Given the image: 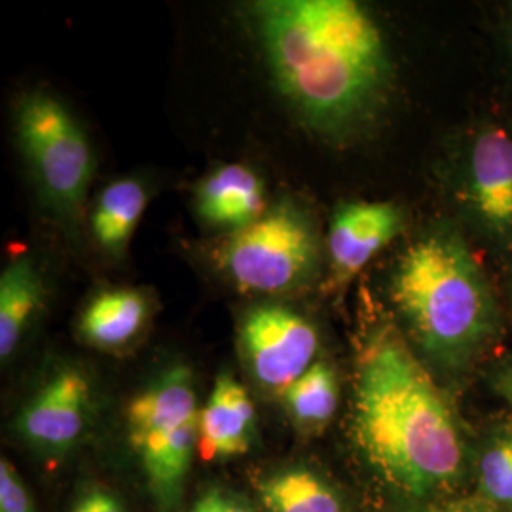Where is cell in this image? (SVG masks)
<instances>
[{
  "label": "cell",
  "mask_w": 512,
  "mask_h": 512,
  "mask_svg": "<svg viewBox=\"0 0 512 512\" xmlns=\"http://www.w3.org/2000/svg\"><path fill=\"white\" fill-rule=\"evenodd\" d=\"M256 35L275 84L311 129L342 139L382 109L393 80L384 33L355 0H262Z\"/></svg>",
  "instance_id": "1"
},
{
  "label": "cell",
  "mask_w": 512,
  "mask_h": 512,
  "mask_svg": "<svg viewBox=\"0 0 512 512\" xmlns=\"http://www.w3.org/2000/svg\"><path fill=\"white\" fill-rule=\"evenodd\" d=\"M353 435L366 463L412 497L448 488L461 471L458 421L403 336L376 330L357 361Z\"/></svg>",
  "instance_id": "2"
},
{
  "label": "cell",
  "mask_w": 512,
  "mask_h": 512,
  "mask_svg": "<svg viewBox=\"0 0 512 512\" xmlns=\"http://www.w3.org/2000/svg\"><path fill=\"white\" fill-rule=\"evenodd\" d=\"M391 300L420 348L446 368L469 365L497 330L494 294L452 230L414 241L391 277Z\"/></svg>",
  "instance_id": "3"
},
{
  "label": "cell",
  "mask_w": 512,
  "mask_h": 512,
  "mask_svg": "<svg viewBox=\"0 0 512 512\" xmlns=\"http://www.w3.org/2000/svg\"><path fill=\"white\" fill-rule=\"evenodd\" d=\"M128 440L164 511H177L200 442V408L192 374L173 366L128 406Z\"/></svg>",
  "instance_id": "4"
},
{
  "label": "cell",
  "mask_w": 512,
  "mask_h": 512,
  "mask_svg": "<svg viewBox=\"0 0 512 512\" xmlns=\"http://www.w3.org/2000/svg\"><path fill=\"white\" fill-rule=\"evenodd\" d=\"M319 251L310 217L294 205H277L232 234L220 251V268L239 291L289 293L310 281Z\"/></svg>",
  "instance_id": "5"
},
{
  "label": "cell",
  "mask_w": 512,
  "mask_h": 512,
  "mask_svg": "<svg viewBox=\"0 0 512 512\" xmlns=\"http://www.w3.org/2000/svg\"><path fill=\"white\" fill-rule=\"evenodd\" d=\"M16 131L46 202L57 213L74 217L93 179V152L86 133L55 97L40 92L21 101Z\"/></svg>",
  "instance_id": "6"
},
{
  "label": "cell",
  "mask_w": 512,
  "mask_h": 512,
  "mask_svg": "<svg viewBox=\"0 0 512 512\" xmlns=\"http://www.w3.org/2000/svg\"><path fill=\"white\" fill-rule=\"evenodd\" d=\"M239 348L258 384L285 393L315 365L319 336L304 315L281 304H262L245 315Z\"/></svg>",
  "instance_id": "7"
},
{
  "label": "cell",
  "mask_w": 512,
  "mask_h": 512,
  "mask_svg": "<svg viewBox=\"0 0 512 512\" xmlns=\"http://www.w3.org/2000/svg\"><path fill=\"white\" fill-rule=\"evenodd\" d=\"M461 190L465 211L480 232L495 241L512 239V135L507 129L492 126L476 135Z\"/></svg>",
  "instance_id": "8"
},
{
  "label": "cell",
  "mask_w": 512,
  "mask_h": 512,
  "mask_svg": "<svg viewBox=\"0 0 512 512\" xmlns=\"http://www.w3.org/2000/svg\"><path fill=\"white\" fill-rule=\"evenodd\" d=\"M92 408V385L78 368H63L38 389L18 418L21 437L46 454H65L80 440Z\"/></svg>",
  "instance_id": "9"
},
{
  "label": "cell",
  "mask_w": 512,
  "mask_h": 512,
  "mask_svg": "<svg viewBox=\"0 0 512 512\" xmlns=\"http://www.w3.org/2000/svg\"><path fill=\"white\" fill-rule=\"evenodd\" d=\"M403 211L391 202L344 203L332 217L329 253L340 281L359 274L366 264L401 234Z\"/></svg>",
  "instance_id": "10"
},
{
  "label": "cell",
  "mask_w": 512,
  "mask_h": 512,
  "mask_svg": "<svg viewBox=\"0 0 512 512\" xmlns=\"http://www.w3.org/2000/svg\"><path fill=\"white\" fill-rule=\"evenodd\" d=\"M255 431V404L247 389L236 378L220 374L200 410V458L219 461L243 456L251 448Z\"/></svg>",
  "instance_id": "11"
},
{
  "label": "cell",
  "mask_w": 512,
  "mask_h": 512,
  "mask_svg": "<svg viewBox=\"0 0 512 512\" xmlns=\"http://www.w3.org/2000/svg\"><path fill=\"white\" fill-rule=\"evenodd\" d=\"M196 207L207 224L239 232L260 219L266 190L260 177L245 165H222L196 190Z\"/></svg>",
  "instance_id": "12"
},
{
  "label": "cell",
  "mask_w": 512,
  "mask_h": 512,
  "mask_svg": "<svg viewBox=\"0 0 512 512\" xmlns=\"http://www.w3.org/2000/svg\"><path fill=\"white\" fill-rule=\"evenodd\" d=\"M148 298L133 289H110L93 296L82 311L78 330L86 344L118 349L131 344L147 325Z\"/></svg>",
  "instance_id": "13"
},
{
  "label": "cell",
  "mask_w": 512,
  "mask_h": 512,
  "mask_svg": "<svg viewBox=\"0 0 512 512\" xmlns=\"http://www.w3.org/2000/svg\"><path fill=\"white\" fill-rule=\"evenodd\" d=\"M44 300V281L31 258L10 262L0 275V357L6 361Z\"/></svg>",
  "instance_id": "14"
},
{
  "label": "cell",
  "mask_w": 512,
  "mask_h": 512,
  "mask_svg": "<svg viewBox=\"0 0 512 512\" xmlns=\"http://www.w3.org/2000/svg\"><path fill=\"white\" fill-rule=\"evenodd\" d=\"M147 188L135 179L110 183L92 213L93 238L109 255H124L147 209Z\"/></svg>",
  "instance_id": "15"
},
{
  "label": "cell",
  "mask_w": 512,
  "mask_h": 512,
  "mask_svg": "<svg viewBox=\"0 0 512 512\" xmlns=\"http://www.w3.org/2000/svg\"><path fill=\"white\" fill-rule=\"evenodd\" d=\"M260 497L268 512H346L329 484L306 469L266 478L260 484Z\"/></svg>",
  "instance_id": "16"
},
{
  "label": "cell",
  "mask_w": 512,
  "mask_h": 512,
  "mask_svg": "<svg viewBox=\"0 0 512 512\" xmlns=\"http://www.w3.org/2000/svg\"><path fill=\"white\" fill-rule=\"evenodd\" d=\"M285 408L291 420L306 431L321 429L338 408V378L329 363H315L285 393Z\"/></svg>",
  "instance_id": "17"
},
{
  "label": "cell",
  "mask_w": 512,
  "mask_h": 512,
  "mask_svg": "<svg viewBox=\"0 0 512 512\" xmlns=\"http://www.w3.org/2000/svg\"><path fill=\"white\" fill-rule=\"evenodd\" d=\"M480 490L499 505H512V431L490 440L478 461Z\"/></svg>",
  "instance_id": "18"
},
{
  "label": "cell",
  "mask_w": 512,
  "mask_h": 512,
  "mask_svg": "<svg viewBox=\"0 0 512 512\" xmlns=\"http://www.w3.org/2000/svg\"><path fill=\"white\" fill-rule=\"evenodd\" d=\"M0 512H35V503L14 465L0 463Z\"/></svg>",
  "instance_id": "19"
},
{
  "label": "cell",
  "mask_w": 512,
  "mask_h": 512,
  "mask_svg": "<svg viewBox=\"0 0 512 512\" xmlns=\"http://www.w3.org/2000/svg\"><path fill=\"white\" fill-rule=\"evenodd\" d=\"M190 512H251V509L236 495L226 494L222 490H211L194 503Z\"/></svg>",
  "instance_id": "20"
},
{
  "label": "cell",
  "mask_w": 512,
  "mask_h": 512,
  "mask_svg": "<svg viewBox=\"0 0 512 512\" xmlns=\"http://www.w3.org/2000/svg\"><path fill=\"white\" fill-rule=\"evenodd\" d=\"M73 512H126L122 503L112 494L103 490H93L78 499Z\"/></svg>",
  "instance_id": "21"
},
{
  "label": "cell",
  "mask_w": 512,
  "mask_h": 512,
  "mask_svg": "<svg viewBox=\"0 0 512 512\" xmlns=\"http://www.w3.org/2000/svg\"><path fill=\"white\" fill-rule=\"evenodd\" d=\"M495 389H497V393L503 397V399H507L509 403L512 404V380L511 378H505V376H501V374H497V378H495Z\"/></svg>",
  "instance_id": "22"
},
{
  "label": "cell",
  "mask_w": 512,
  "mask_h": 512,
  "mask_svg": "<svg viewBox=\"0 0 512 512\" xmlns=\"http://www.w3.org/2000/svg\"><path fill=\"white\" fill-rule=\"evenodd\" d=\"M444 512H484L478 511V509H471V507H458V509H450V511Z\"/></svg>",
  "instance_id": "23"
},
{
  "label": "cell",
  "mask_w": 512,
  "mask_h": 512,
  "mask_svg": "<svg viewBox=\"0 0 512 512\" xmlns=\"http://www.w3.org/2000/svg\"><path fill=\"white\" fill-rule=\"evenodd\" d=\"M499 374H501V376H505V378H511L512 380V365L505 366Z\"/></svg>",
  "instance_id": "24"
},
{
  "label": "cell",
  "mask_w": 512,
  "mask_h": 512,
  "mask_svg": "<svg viewBox=\"0 0 512 512\" xmlns=\"http://www.w3.org/2000/svg\"><path fill=\"white\" fill-rule=\"evenodd\" d=\"M509 37H511V48H512V23H511V33H509Z\"/></svg>",
  "instance_id": "25"
}]
</instances>
